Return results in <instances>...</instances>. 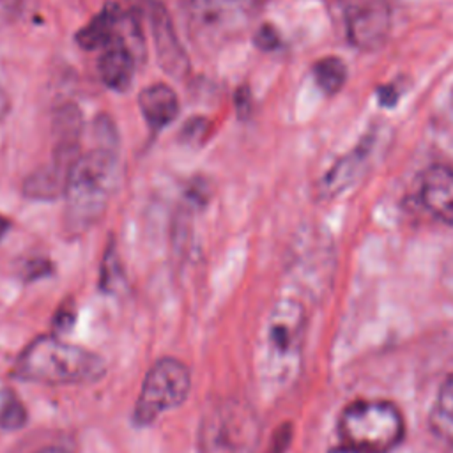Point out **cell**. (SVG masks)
<instances>
[{
    "mask_svg": "<svg viewBox=\"0 0 453 453\" xmlns=\"http://www.w3.org/2000/svg\"><path fill=\"white\" fill-rule=\"evenodd\" d=\"M103 131L96 133L103 140L99 147L80 152L67 175L64 198V226L67 234L80 235L101 219L106 211L111 189L115 186L117 150L111 145L115 136L108 133L110 122L101 120Z\"/></svg>",
    "mask_w": 453,
    "mask_h": 453,
    "instance_id": "1",
    "label": "cell"
},
{
    "mask_svg": "<svg viewBox=\"0 0 453 453\" xmlns=\"http://www.w3.org/2000/svg\"><path fill=\"white\" fill-rule=\"evenodd\" d=\"M12 373L39 384H92L106 373L101 356L53 334L37 336L18 356Z\"/></svg>",
    "mask_w": 453,
    "mask_h": 453,
    "instance_id": "2",
    "label": "cell"
},
{
    "mask_svg": "<svg viewBox=\"0 0 453 453\" xmlns=\"http://www.w3.org/2000/svg\"><path fill=\"white\" fill-rule=\"evenodd\" d=\"M336 432L349 453H391L405 437V419L389 400L357 398L340 411Z\"/></svg>",
    "mask_w": 453,
    "mask_h": 453,
    "instance_id": "3",
    "label": "cell"
},
{
    "mask_svg": "<svg viewBox=\"0 0 453 453\" xmlns=\"http://www.w3.org/2000/svg\"><path fill=\"white\" fill-rule=\"evenodd\" d=\"M258 421L253 411L234 398L216 402L198 426L200 453H255Z\"/></svg>",
    "mask_w": 453,
    "mask_h": 453,
    "instance_id": "4",
    "label": "cell"
},
{
    "mask_svg": "<svg viewBox=\"0 0 453 453\" xmlns=\"http://www.w3.org/2000/svg\"><path fill=\"white\" fill-rule=\"evenodd\" d=\"M306 313L299 301H278L267 319L264 333L265 366L273 379L287 380L299 366L304 342Z\"/></svg>",
    "mask_w": 453,
    "mask_h": 453,
    "instance_id": "5",
    "label": "cell"
},
{
    "mask_svg": "<svg viewBox=\"0 0 453 453\" xmlns=\"http://www.w3.org/2000/svg\"><path fill=\"white\" fill-rule=\"evenodd\" d=\"M264 0H189V32L203 48H218L237 35Z\"/></svg>",
    "mask_w": 453,
    "mask_h": 453,
    "instance_id": "6",
    "label": "cell"
},
{
    "mask_svg": "<svg viewBox=\"0 0 453 453\" xmlns=\"http://www.w3.org/2000/svg\"><path fill=\"white\" fill-rule=\"evenodd\" d=\"M189 388L191 373L182 361L175 357L156 361L145 373L134 403L133 421L138 426L152 425L161 412L180 405L188 398Z\"/></svg>",
    "mask_w": 453,
    "mask_h": 453,
    "instance_id": "7",
    "label": "cell"
},
{
    "mask_svg": "<svg viewBox=\"0 0 453 453\" xmlns=\"http://www.w3.org/2000/svg\"><path fill=\"white\" fill-rule=\"evenodd\" d=\"M350 44L363 51L380 48L391 28L389 0H334Z\"/></svg>",
    "mask_w": 453,
    "mask_h": 453,
    "instance_id": "8",
    "label": "cell"
},
{
    "mask_svg": "<svg viewBox=\"0 0 453 453\" xmlns=\"http://www.w3.org/2000/svg\"><path fill=\"white\" fill-rule=\"evenodd\" d=\"M150 27L159 67L166 74L182 78L189 71V60L180 41L175 35L166 9L159 4H154L150 7Z\"/></svg>",
    "mask_w": 453,
    "mask_h": 453,
    "instance_id": "9",
    "label": "cell"
},
{
    "mask_svg": "<svg viewBox=\"0 0 453 453\" xmlns=\"http://www.w3.org/2000/svg\"><path fill=\"white\" fill-rule=\"evenodd\" d=\"M419 193L425 209L439 221L453 226V170L444 165L426 168Z\"/></svg>",
    "mask_w": 453,
    "mask_h": 453,
    "instance_id": "10",
    "label": "cell"
},
{
    "mask_svg": "<svg viewBox=\"0 0 453 453\" xmlns=\"http://www.w3.org/2000/svg\"><path fill=\"white\" fill-rule=\"evenodd\" d=\"M134 69L136 60L133 50L126 44V41H119L104 48L97 60L101 81L115 92H126L131 87Z\"/></svg>",
    "mask_w": 453,
    "mask_h": 453,
    "instance_id": "11",
    "label": "cell"
},
{
    "mask_svg": "<svg viewBox=\"0 0 453 453\" xmlns=\"http://www.w3.org/2000/svg\"><path fill=\"white\" fill-rule=\"evenodd\" d=\"M138 106L143 119L154 131L170 126L179 113L177 94L166 83H152L143 87L138 96Z\"/></svg>",
    "mask_w": 453,
    "mask_h": 453,
    "instance_id": "12",
    "label": "cell"
},
{
    "mask_svg": "<svg viewBox=\"0 0 453 453\" xmlns=\"http://www.w3.org/2000/svg\"><path fill=\"white\" fill-rule=\"evenodd\" d=\"M120 11L113 4L104 5V9L96 14L81 30L76 32V42L85 50H104L113 42L124 41L119 32Z\"/></svg>",
    "mask_w": 453,
    "mask_h": 453,
    "instance_id": "13",
    "label": "cell"
},
{
    "mask_svg": "<svg viewBox=\"0 0 453 453\" xmlns=\"http://www.w3.org/2000/svg\"><path fill=\"white\" fill-rule=\"evenodd\" d=\"M69 172H71V166L53 159L51 163L37 168L34 173L27 177L23 184V193L37 200L57 198L58 195H64Z\"/></svg>",
    "mask_w": 453,
    "mask_h": 453,
    "instance_id": "14",
    "label": "cell"
},
{
    "mask_svg": "<svg viewBox=\"0 0 453 453\" xmlns=\"http://www.w3.org/2000/svg\"><path fill=\"white\" fill-rule=\"evenodd\" d=\"M370 150H372V136L370 138L366 136L349 156L338 161V165H334L331 172L324 177V186H322L324 195L338 193L347 184H350L357 168L366 161Z\"/></svg>",
    "mask_w": 453,
    "mask_h": 453,
    "instance_id": "15",
    "label": "cell"
},
{
    "mask_svg": "<svg viewBox=\"0 0 453 453\" xmlns=\"http://www.w3.org/2000/svg\"><path fill=\"white\" fill-rule=\"evenodd\" d=\"M428 421L432 432L453 446V373L441 384L430 407Z\"/></svg>",
    "mask_w": 453,
    "mask_h": 453,
    "instance_id": "16",
    "label": "cell"
},
{
    "mask_svg": "<svg viewBox=\"0 0 453 453\" xmlns=\"http://www.w3.org/2000/svg\"><path fill=\"white\" fill-rule=\"evenodd\" d=\"M313 78L324 94H336L347 80L345 64L336 57L320 58L313 65Z\"/></svg>",
    "mask_w": 453,
    "mask_h": 453,
    "instance_id": "17",
    "label": "cell"
},
{
    "mask_svg": "<svg viewBox=\"0 0 453 453\" xmlns=\"http://www.w3.org/2000/svg\"><path fill=\"white\" fill-rule=\"evenodd\" d=\"M27 421L25 405L18 400L12 391H7L0 400V428L18 430Z\"/></svg>",
    "mask_w": 453,
    "mask_h": 453,
    "instance_id": "18",
    "label": "cell"
},
{
    "mask_svg": "<svg viewBox=\"0 0 453 453\" xmlns=\"http://www.w3.org/2000/svg\"><path fill=\"white\" fill-rule=\"evenodd\" d=\"M122 281V271H120V264L117 258L115 250L110 246L104 251V260H103V271H101V287L108 292H111L113 288H117Z\"/></svg>",
    "mask_w": 453,
    "mask_h": 453,
    "instance_id": "19",
    "label": "cell"
},
{
    "mask_svg": "<svg viewBox=\"0 0 453 453\" xmlns=\"http://www.w3.org/2000/svg\"><path fill=\"white\" fill-rule=\"evenodd\" d=\"M253 41H255V44H257L260 50L271 51V50H276V48L280 46V34H278V30H276L273 25H262V27L255 32Z\"/></svg>",
    "mask_w": 453,
    "mask_h": 453,
    "instance_id": "20",
    "label": "cell"
},
{
    "mask_svg": "<svg viewBox=\"0 0 453 453\" xmlns=\"http://www.w3.org/2000/svg\"><path fill=\"white\" fill-rule=\"evenodd\" d=\"M73 322H74V308L71 303H65L58 308V311L55 313V319H53V327L55 331L58 333H65L73 327Z\"/></svg>",
    "mask_w": 453,
    "mask_h": 453,
    "instance_id": "21",
    "label": "cell"
},
{
    "mask_svg": "<svg viewBox=\"0 0 453 453\" xmlns=\"http://www.w3.org/2000/svg\"><path fill=\"white\" fill-rule=\"evenodd\" d=\"M23 0H0V27L12 21Z\"/></svg>",
    "mask_w": 453,
    "mask_h": 453,
    "instance_id": "22",
    "label": "cell"
},
{
    "mask_svg": "<svg viewBox=\"0 0 453 453\" xmlns=\"http://www.w3.org/2000/svg\"><path fill=\"white\" fill-rule=\"evenodd\" d=\"M202 133H205V120L203 119H189V122L182 129V136L193 142L195 138H200Z\"/></svg>",
    "mask_w": 453,
    "mask_h": 453,
    "instance_id": "23",
    "label": "cell"
},
{
    "mask_svg": "<svg viewBox=\"0 0 453 453\" xmlns=\"http://www.w3.org/2000/svg\"><path fill=\"white\" fill-rule=\"evenodd\" d=\"M396 92H398V90H396L395 87H391V85L380 87L379 92H377L379 103L384 104V106H393V104L396 103V99H398V94H396Z\"/></svg>",
    "mask_w": 453,
    "mask_h": 453,
    "instance_id": "24",
    "label": "cell"
},
{
    "mask_svg": "<svg viewBox=\"0 0 453 453\" xmlns=\"http://www.w3.org/2000/svg\"><path fill=\"white\" fill-rule=\"evenodd\" d=\"M7 111H9V97H7L5 90H4V87L0 85V124L5 119Z\"/></svg>",
    "mask_w": 453,
    "mask_h": 453,
    "instance_id": "25",
    "label": "cell"
},
{
    "mask_svg": "<svg viewBox=\"0 0 453 453\" xmlns=\"http://www.w3.org/2000/svg\"><path fill=\"white\" fill-rule=\"evenodd\" d=\"M9 226H11V223H9V219L5 218V216H0V241H2V237L7 234V230H9Z\"/></svg>",
    "mask_w": 453,
    "mask_h": 453,
    "instance_id": "26",
    "label": "cell"
},
{
    "mask_svg": "<svg viewBox=\"0 0 453 453\" xmlns=\"http://www.w3.org/2000/svg\"><path fill=\"white\" fill-rule=\"evenodd\" d=\"M35 453H69V451H65L62 448H57V446H48V448H42V449H39Z\"/></svg>",
    "mask_w": 453,
    "mask_h": 453,
    "instance_id": "27",
    "label": "cell"
},
{
    "mask_svg": "<svg viewBox=\"0 0 453 453\" xmlns=\"http://www.w3.org/2000/svg\"><path fill=\"white\" fill-rule=\"evenodd\" d=\"M329 453H349V451H345V449H343V448H340V446H336V448H334V449H331V451H329Z\"/></svg>",
    "mask_w": 453,
    "mask_h": 453,
    "instance_id": "28",
    "label": "cell"
},
{
    "mask_svg": "<svg viewBox=\"0 0 453 453\" xmlns=\"http://www.w3.org/2000/svg\"><path fill=\"white\" fill-rule=\"evenodd\" d=\"M448 453H453V446H449V449H448Z\"/></svg>",
    "mask_w": 453,
    "mask_h": 453,
    "instance_id": "29",
    "label": "cell"
}]
</instances>
